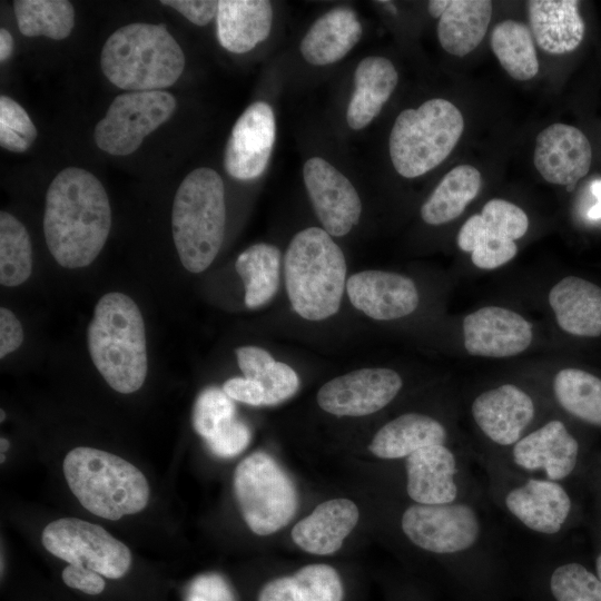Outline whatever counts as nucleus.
Returning <instances> with one entry per match:
<instances>
[{
    "label": "nucleus",
    "instance_id": "f257e3e1",
    "mask_svg": "<svg viewBox=\"0 0 601 601\" xmlns=\"http://www.w3.org/2000/svg\"><path fill=\"white\" fill-rule=\"evenodd\" d=\"M111 228L109 198L88 170L68 167L57 174L46 195L43 233L49 252L65 268L90 265Z\"/></svg>",
    "mask_w": 601,
    "mask_h": 601
},
{
    "label": "nucleus",
    "instance_id": "f03ea898",
    "mask_svg": "<svg viewBox=\"0 0 601 601\" xmlns=\"http://www.w3.org/2000/svg\"><path fill=\"white\" fill-rule=\"evenodd\" d=\"M87 342L93 365L111 388L130 394L142 386L148 370L145 323L129 296L111 292L98 300Z\"/></svg>",
    "mask_w": 601,
    "mask_h": 601
},
{
    "label": "nucleus",
    "instance_id": "7ed1b4c3",
    "mask_svg": "<svg viewBox=\"0 0 601 601\" xmlns=\"http://www.w3.org/2000/svg\"><path fill=\"white\" fill-rule=\"evenodd\" d=\"M284 275L289 302L300 317L322 321L337 313L346 287V260L323 228L308 227L293 237Z\"/></svg>",
    "mask_w": 601,
    "mask_h": 601
},
{
    "label": "nucleus",
    "instance_id": "20e7f679",
    "mask_svg": "<svg viewBox=\"0 0 601 601\" xmlns=\"http://www.w3.org/2000/svg\"><path fill=\"white\" fill-rule=\"evenodd\" d=\"M100 65L116 87L151 91L170 87L179 79L185 55L162 23L135 22L117 29L107 39Z\"/></svg>",
    "mask_w": 601,
    "mask_h": 601
},
{
    "label": "nucleus",
    "instance_id": "39448f33",
    "mask_svg": "<svg viewBox=\"0 0 601 601\" xmlns=\"http://www.w3.org/2000/svg\"><path fill=\"white\" fill-rule=\"evenodd\" d=\"M67 484L90 513L116 521L142 511L149 501V485L142 472L112 453L78 446L63 460Z\"/></svg>",
    "mask_w": 601,
    "mask_h": 601
},
{
    "label": "nucleus",
    "instance_id": "423d86ee",
    "mask_svg": "<svg viewBox=\"0 0 601 601\" xmlns=\"http://www.w3.org/2000/svg\"><path fill=\"white\" fill-rule=\"evenodd\" d=\"M226 224L225 188L217 171L196 168L179 185L173 204L171 229L183 266L204 272L216 258Z\"/></svg>",
    "mask_w": 601,
    "mask_h": 601
},
{
    "label": "nucleus",
    "instance_id": "0eeeda50",
    "mask_svg": "<svg viewBox=\"0 0 601 601\" xmlns=\"http://www.w3.org/2000/svg\"><path fill=\"white\" fill-rule=\"evenodd\" d=\"M464 119L451 101L435 98L396 118L388 139L392 164L401 176H422L444 161L459 142Z\"/></svg>",
    "mask_w": 601,
    "mask_h": 601
},
{
    "label": "nucleus",
    "instance_id": "6e6552de",
    "mask_svg": "<svg viewBox=\"0 0 601 601\" xmlns=\"http://www.w3.org/2000/svg\"><path fill=\"white\" fill-rule=\"evenodd\" d=\"M233 486L242 516L257 535L277 532L296 513V487L267 453L256 452L245 457L235 469Z\"/></svg>",
    "mask_w": 601,
    "mask_h": 601
},
{
    "label": "nucleus",
    "instance_id": "1a4fd4ad",
    "mask_svg": "<svg viewBox=\"0 0 601 601\" xmlns=\"http://www.w3.org/2000/svg\"><path fill=\"white\" fill-rule=\"evenodd\" d=\"M45 549L68 564L88 568L108 579L124 577L131 565V552L98 524L77 518L50 522L41 533Z\"/></svg>",
    "mask_w": 601,
    "mask_h": 601
},
{
    "label": "nucleus",
    "instance_id": "9d476101",
    "mask_svg": "<svg viewBox=\"0 0 601 601\" xmlns=\"http://www.w3.org/2000/svg\"><path fill=\"white\" fill-rule=\"evenodd\" d=\"M176 109L175 97L164 90L129 91L117 96L93 130L96 145L114 156L137 150L146 136L166 122Z\"/></svg>",
    "mask_w": 601,
    "mask_h": 601
},
{
    "label": "nucleus",
    "instance_id": "9b49d317",
    "mask_svg": "<svg viewBox=\"0 0 601 601\" xmlns=\"http://www.w3.org/2000/svg\"><path fill=\"white\" fill-rule=\"evenodd\" d=\"M529 228V218L519 206L491 199L481 214L471 216L460 228L457 246L471 253L472 263L481 269H494L509 263L518 253L515 240Z\"/></svg>",
    "mask_w": 601,
    "mask_h": 601
},
{
    "label": "nucleus",
    "instance_id": "f8f14e48",
    "mask_svg": "<svg viewBox=\"0 0 601 601\" xmlns=\"http://www.w3.org/2000/svg\"><path fill=\"white\" fill-rule=\"evenodd\" d=\"M402 530L418 548L450 554L471 548L480 535V522L466 504H414L402 516Z\"/></svg>",
    "mask_w": 601,
    "mask_h": 601
},
{
    "label": "nucleus",
    "instance_id": "ddd939ff",
    "mask_svg": "<svg viewBox=\"0 0 601 601\" xmlns=\"http://www.w3.org/2000/svg\"><path fill=\"white\" fill-rule=\"evenodd\" d=\"M402 385L401 376L391 368H361L326 382L316 400L329 414L365 416L391 403Z\"/></svg>",
    "mask_w": 601,
    "mask_h": 601
},
{
    "label": "nucleus",
    "instance_id": "4468645a",
    "mask_svg": "<svg viewBox=\"0 0 601 601\" xmlns=\"http://www.w3.org/2000/svg\"><path fill=\"white\" fill-rule=\"evenodd\" d=\"M303 176L324 230L336 237L349 233L362 213V203L352 183L321 157H312L305 162Z\"/></svg>",
    "mask_w": 601,
    "mask_h": 601
},
{
    "label": "nucleus",
    "instance_id": "2eb2a0df",
    "mask_svg": "<svg viewBox=\"0 0 601 601\" xmlns=\"http://www.w3.org/2000/svg\"><path fill=\"white\" fill-rule=\"evenodd\" d=\"M275 135L273 108L264 101L248 106L228 138L224 156L226 173L239 180L259 177L269 161Z\"/></svg>",
    "mask_w": 601,
    "mask_h": 601
},
{
    "label": "nucleus",
    "instance_id": "dca6fc26",
    "mask_svg": "<svg viewBox=\"0 0 601 601\" xmlns=\"http://www.w3.org/2000/svg\"><path fill=\"white\" fill-rule=\"evenodd\" d=\"M464 346L469 354L510 357L524 352L533 339L532 325L504 307L486 306L463 321Z\"/></svg>",
    "mask_w": 601,
    "mask_h": 601
},
{
    "label": "nucleus",
    "instance_id": "f3484780",
    "mask_svg": "<svg viewBox=\"0 0 601 601\" xmlns=\"http://www.w3.org/2000/svg\"><path fill=\"white\" fill-rule=\"evenodd\" d=\"M533 161L546 181L564 185L570 191L589 173L592 148L580 129L555 122L538 135Z\"/></svg>",
    "mask_w": 601,
    "mask_h": 601
},
{
    "label": "nucleus",
    "instance_id": "a211bd4d",
    "mask_svg": "<svg viewBox=\"0 0 601 601\" xmlns=\"http://www.w3.org/2000/svg\"><path fill=\"white\" fill-rule=\"evenodd\" d=\"M352 305L376 321H392L412 314L418 306L414 282L403 275L364 270L346 280Z\"/></svg>",
    "mask_w": 601,
    "mask_h": 601
},
{
    "label": "nucleus",
    "instance_id": "6ab92c4d",
    "mask_svg": "<svg viewBox=\"0 0 601 601\" xmlns=\"http://www.w3.org/2000/svg\"><path fill=\"white\" fill-rule=\"evenodd\" d=\"M471 410L481 431L500 445L515 444L534 416L532 398L512 384L483 392Z\"/></svg>",
    "mask_w": 601,
    "mask_h": 601
},
{
    "label": "nucleus",
    "instance_id": "aec40b11",
    "mask_svg": "<svg viewBox=\"0 0 601 601\" xmlns=\"http://www.w3.org/2000/svg\"><path fill=\"white\" fill-rule=\"evenodd\" d=\"M579 444L565 425L553 420L520 439L513 447V460L525 470L542 469L551 481L562 480L575 467Z\"/></svg>",
    "mask_w": 601,
    "mask_h": 601
},
{
    "label": "nucleus",
    "instance_id": "412c9836",
    "mask_svg": "<svg viewBox=\"0 0 601 601\" xmlns=\"http://www.w3.org/2000/svg\"><path fill=\"white\" fill-rule=\"evenodd\" d=\"M505 505L526 528L554 534L569 516L571 500L555 481L532 479L511 490L505 496Z\"/></svg>",
    "mask_w": 601,
    "mask_h": 601
},
{
    "label": "nucleus",
    "instance_id": "4be33fe9",
    "mask_svg": "<svg viewBox=\"0 0 601 601\" xmlns=\"http://www.w3.org/2000/svg\"><path fill=\"white\" fill-rule=\"evenodd\" d=\"M406 491L418 504L453 503L457 495L454 481L456 461L444 444L430 445L406 457Z\"/></svg>",
    "mask_w": 601,
    "mask_h": 601
},
{
    "label": "nucleus",
    "instance_id": "5701e85b",
    "mask_svg": "<svg viewBox=\"0 0 601 601\" xmlns=\"http://www.w3.org/2000/svg\"><path fill=\"white\" fill-rule=\"evenodd\" d=\"M358 518L359 511L353 501L345 497L327 500L294 525L292 539L308 553L333 554L354 530Z\"/></svg>",
    "mask_w": 601,
    "mask_h": 601
},
{
    "label": "nucleus",
    "instance_id": "b1692460",
    "mask_svg": "<svg viewBox=\"0 0 601 601\" xmlns=\"http://www.w3.org/2000/svg\"><path fill=\"white\" fill-rule=\"evenodd\" d=\"M558 325L581 337L601 335V287L575 276L559 280L549 292Z\"/></svg>",
    "mask_w": 601,
    "mask_h": 601
},
{
    "label": "nucleus",
    "instance_id": "393cba45",
    "mask_svg": "<svg viewBox=\"0 0 601 601\" xmlns=\"http://www.w3.org/2000/svg\"><path fill=\"white\" fill-rule=\"evenodd\" d=\"M534 40L545 52L563 55L575 50L584 37V21L577 0L526 2Z\"/></svg>",
    "mask_w": 601,
    "mask_h": 601
},
{
    "label": "nucleus",
    "instance_id": "a878e982",
    "mask_svg": "<svg viewBox=\"0 0 601 601\" xmlns=\"http://www.w3.org/2000/svg\"><path fill=\"white\" fill-rule=\"evenodd\" d=\"M272 22L273 8L267 0L218 1L217 38L230 52H247L266 40Z\"/></svg>",
    "mask_w": 601,
    "mask_h": 601
},
{
    "label": "nucleus",
    "instance_id": "bb28decb",
    "mask_svg": "<svg viewBox=\"0 0 601 601\" xmlns=\"http://www.w3.org/2000/svg\"><path fill=\"white\" fill-rule=\"evenodd\" d=\"M362 24L351 8L336 7L321 16L304 36L299 49L315 66L334 63L358 42Z\"/></svg>",
    "mask_w": 601,
    "mask_h": 601
},
{
    "label": "nucleus",
    "instance_id": "cd10ccee",
    "mask_svg": "<svg viewBox=\"0 0 601 601\" xmlns=\"http://www.w3.org/2000/svg\"><path fill=\"white\" fill-rule=\"evenodd\" d=\"M398 81L397 71L384 57H366L356 67L355 89L349 100L346 120L352 129L366 127L382 110Z\"/></svg>",
    "mask_w": 601,
    "mask_h": 601
},
{
    "label": "nucleus",
    "instance_id": "c85d7f7f",
    "mask_svg": "<svg viewBox=\"0 0 601 601\" xmlns=\"http://www.w3.org/2000/svg\"><path fill=\"white\" fill-rule=\"evenodd\" d=\"M446 431L435 418L420 413H406L382 426L368 449L380 459L407 457L420 449L444 444Z\"/></svg>",
    "mask_w": 601,
    "mask_h": 601
},
{
    "label": "nucleus",
    "instance_id": "c756f323",
    "mask_svg": "<svg viewBox=\"0 0 601 601\" xmlns=\"http://www.w3.org/2000/svg\"><path fill=\"white\" fill-rule=\"evenodd\" d=\"M492 16V1L449 0L437 23V37L450 55L464 57L483 40Z\"/></svg>",
    "mask_w": 601,
    "mask_h": 601
},
{
    "label": "nucleus",
    "instance_id": "7c9ffc66",
    "mask_svg": "<svg viewBox=\"0 0 601 601\" xmlns=\"http://www.w3.org/2000/svg\"><path fill=\"white\" fill-rule=\"evenodd\" d=\"M481 183V174L475 167H454L422 205V219L430 225H442L457 218L479 194Z\"/></svg>",
    "mask_w": 601,
    "mask_h": 601
},
{
    "label": "nucleus",
    "instance_id": "2f4dec72",
    "mask_svg": "<svg viewBox=\"0 0 601 601\" xmlns=\"http://www.w3.org/2000/svg\"><path fill=\"white\" fill-rule=\"evenodd\" d=\"M280 250L259 243L246 248L235 264L245 286V304L257 308L269 302L279 287Z\"/></svg>",
    "mask_w": 601,
    "mask_h": 601
},
{
    "label": "nucleus",
    "instance_id": "473e14b6",
    "mask_svg": "<svg viewBox=\"0 0 601 601\" xmlns=\"http://www.w3.org/2000/svg\"><path fill=\"white\" fill-rule=\"evenodd\" d=\"M491 48L515 80L526 81L539 72L532 32L523 22L509 19L497 23L491 33Z\"/></svg>",
    "mask_w": 601,
    "mask_h": 601
},
{
    "label": "nucleus",
    "instance_id": "72a5a7b5",
    "mask_svg": "<svg viewBox=\"0 0 601 601\" xmlns=\"http://www.w3.org/2000/svg\"><path fill=\"white\" fill-rule=\"evenodd\" d=\"M559 404L571 415L601 426V378L579 368H563L553 381Z\"/></svg>",
    "mask_w": 601,
    "mask_h": 601
},
{
    "label": "nucleus",
    "instance_id": "f704fd0d",
    "mask_svg": "<svg viewBox=\"0 0 601 601\" xmlns=\"http://www.w3.org/2000/svg\"><path fill=\"white\" fill-rule=\"evenodd\" d=\"M13 11L26 37L67 38L75 24V10L67 0H16Z\"/></svg>",
    "mask_w": 601,
    "mask_h": 601
},
{
    "label": "nucleus",
    "instance_id": "c9c22d12",
    "mask_svg": "<svg viewBox=\"0 0 601 601\" xmlns=\"http://www.w3.org/2000/svg\"><path fill=\"white\" fill-rule=\"evenodd\" d=\"M32 270V247L26 227L11 214L0 213V283L13 287Z\"/></svg>",
    "mask_w": 601,
    "mask_h": 601
},
{
    "label": "nucleus",
    "instance_id": "e433bc0d",
    "mask_svg": "<svg viewBox=\"0 0 601 601\" xmlns=\"http://www.w3.org/2000/svg\"><path fill=\"white\" fill-rule=\"evenodd\" d=\"M223 388L209 386L197 396L193 407V426L206 443L226 432L238 418L235 404Z\"/></svg>",
    "mask_w": 601,
    "mask_h": 601
},
{
    "label": "nucleus",
    "instance_id": "4c0bfd02",
    "mask_svg": "<svg viewBox=\"0 0 601 601\" xmlns=\"http://www.w3.org/2000/svg\"><path fill=\"white\" fill-rule=\"evenodd\" d=\"M550 588L556 601H601L599 578L579 563L556 568Z\"/></svg>",
    "mask_w": 601,
    "mask_h": 601
},
{
    "label": "nucleus",
    "instance_id": "58836bf2",
    "mask_svg": "<svg viewBox=\"0 0 601 601\" xmlns=\"http://www.w3.org/2000/svg\"><path fill=\"white\" fill-rule=\"evenodd\" d=\"M37 138V128L27 111L12 98L0 96V145L12 152H24Z\"/></svg>",
    "mask_w": 601,
    "mask_h": 601
},
{
    "label": "nucleus",
    "instance_id": "ea45409f",
    "mask_svg": "<svg viewBox=\"0 0 601 601\" xmlns=\"http://www.w3.org/2000/svg\"><path fill=\"white\" fill-rule=\"evenodd\" d=\"M293 579L305 601H342L343 584L337 571L328 564H309Z\"/></svg>",
    "mask_w": 601,
    "mask_h": 601
},
{
    "label": "nucleus",
    "instance_id": "a19ab883",
    "mask_svg": "<svg viewBox=\"0 0 601 601\" xmlns=\"http://www.w3.org/2000/svg\"><path fill=\"white\" fill-rule=\"evenodd\" d=\"M264 390V405H276L292 397L299 387L296 372L285 363L276 362L259 380Z\"/></svg>",
    "mask_w": 601,
    "mask_h": 601
},
{
    "label": "nucleus",
    "instance_id": "79ce46f5",
    "mask_svg": "<svg viewBox=\"0 0 601 601\" xmlns=\"http://www.w3.org/2000/svg\"><path fill=\"white\" fill-rule=\"evenodd\" d=\"M250 437L249 427L238 418L226 432L207 442V446L219 457H233L248 446Z\"/></svg>",
    "mask_w": 601,
    "mask_h": 601
},
{
    "label": "nucleus",
    "instance_id": "37998d69",
    "mask_svg": "<svg viewBox=\"0 0 601 601\" xmlns=\"http://www.w3.org/2000/svg\"><path fill=\"white\" fill-rule=\"evenodd\" d=\"M236 357L244 377L254 381H259L276 363L267 351L257 346L238 347Z\"/></svg>",
    "mask_w": 601,
    "mask_h": 601
},
{
    "label": "nucleus",
    "instance_id": "c03bdc74",
    "mask_svg": "<svg viewBox=\"0 0 601 601\" xmlns=\"http://www.w3.org/2000/svg\"><path fill=\"white\" fill-rule=\"evenodd\" d=\"M160 3L174 8L197 26L209 23L218 10V1L213 0H162Z\"/></svg>",
    "mask_w": 601,
    "mask_h": 601
},
{
    "label": "nucleus",
    "instance_id": "a18cd8bd",
    "mask_svg": "<svg viewBox=\"0 0 601 601\" xmlns=\"http://www.w3.org/2000/svg\"><path fill=\"white\" fill-rule=\"evenodd\" d=\"M66 585L96 595L104 591L105 580L101 574L88 568L68 564L62 571Z\"/></svg>",
    "mask_w": 601,
    "mask_h": 601
},
{
    "label": "nucleus",
    "instance_id": "49530a36",
    "mask_svg": "<svg viewBox=\"0 0 601 601\" xmlns=\"http://www.w3.org/2000/svg\"><path fill=\"white\" fill-rule=\"evenodd\" d=\"M189 593L197 594L206 601H236L227 582L215 573L197 577L190 584Z\"/></svg>",
    "mask_w": 601,
    "mask_h": 601
},
{
    "label": "nucleus",
    "instance_id": "de8ad7c7",
    "mask_svg": "<svg viewBox=\"0 0 601 601\" xmlns=\"http://www.w3.org/2000/svg\"><path fill=\"white\" fill-rule=\"evenodd\" d=\"M223 391L234 401L253 406L264 405V390L257 381L231 377L224 383Z\"/></svg>",
    "mask_w": 601,
    "mask_h": 601
},
{
    "label": "nucleus",
    "instance_id": "09e8293b",
    "mask_svg": "<svg viewBox=\"0 0 601 601\" xmlns=\"http://www.w3.org/2000/svg\"><path fill=\"white\" fill-rule=\"evenodd\" d=\"M23 341V329L16 315L8 308H0V357L16 351Z\"/></svg>",
    "mask_w": 601,
    "mask_h": 601
},
{
    "label": "nucleus",
    "instance_id": "8fccbe9b",
    "mask_svg": "<svg viewBox=\"0 0 601 601\" xmlns=\"http://www.w3.org/2000/svg\"><path fill=\"white\" fill-rule=\"evenodd\" d=\"M258 601H305L293 577L269 581L258 594Z\"/></svg>",
    "mask_w": 601,
    "mask_h": 601
},
{
    "label": "nucleus",
    "instance_id": "3c124183",
    "mask_svg": "<svg viewBox=\"0 0 601 601\" xmlns=\"http://www.w3.org/2000/svg\"><path fill=\"white\" fill-rule=\"evenodd\" d=\"M590 189L597 203L588 210L587 216L591 220H601V179L592 181Z\"/></svg>",
    "mask_w": 601,
    "mask_h": 601
},
{
    "label": "nucleus",
    "instance_id": "603ef678",
    "mask_svg": "<svg viewBox=\"0 0 601 601\" xmlns=\"http://www.w3.org/2000/svg\"><path fill=\"white\" fill-rule=\"evenodd\" d=\"M13 51V38L11 33L4 29H0V61H7Z\"/></svg>",
    "mask_w": 601,
    "mask_h": 601
},
{
    "label": "nucleus",
    "instance_id": "864d4df0",
    "mask_svg": "<svg viewBox=\"0 0 601 601\" xmlns=\"http://www.w3.org/2000/svg\"><path fill=\"white\" fill-rule=\"evenodd\" d=\"M449 4V0H431L427 3V9L433 18H441Z\"/></svg>",
    "mask_w": 601,
    "mask_h": 601
},
{
    "label": "nucleus",
    "instance_id": "5fc2aeb1",
    "mask_svg": "<svg viewBox=\"0 0 601 601\" xmlns=\"http://www.w3.org/2000/svg\"><path fill=\"white\" fill-rule=\"evenodd\" d=\"M0 446H1V454H3L10 446L9 441L4 437H1Z\"/></svg>",
    "mask_w": 601,
    "mask_h": 601
},
{
    "label": "nucleus",
    "instance_id": "6e6d98bb",
    "mask_svg": "<svg viewBox=\"0 0 601 601\" xmlns=\"http://www.w3.org/2000/svg\"><path fill=\"white\" fill-rule=\"evenodd\" d=\"M186 601H206L204 598L197 595V594H194V593H189L187 595V599Z\"/></svg>",
    "mask_w": 601,
    "mask_h": 601
},
{
    "label": "nucleus",
    "instance_id": "4d7b16f0",
    "mask_svg": "<svg viewBox=\"0 0 601 601\" xmlns=\"http://www.w3.org/2000/svg\"><path fill=\"white\" fill-rule=\"evenodd\" d=\"M595 566H597V577L599 578L601 582V554L597 559Z\"/></svg>",
    "mask_w": 601,
    "mask_h": 601
},
{
    "label": "nucleus",
    "instance_id": "13d9d810",
    "mask_svg": "<svg viewBox=\"0 0 601 601\" xmlns=\"http://www.w3.org/2000/svg\"><path fill=\"white\" fill-rule=\"evenodd\" d=\"M6 414L3 413V410H1V422L3 421Z\"/></svg>",
    "mask_w": 601,
    "mask_h": 601
}]
</instances>
